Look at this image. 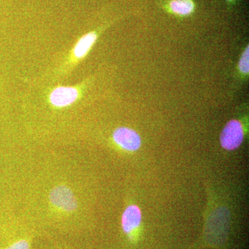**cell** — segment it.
<instances>
[{
    "mask_svg": "<svg viewBox=\"0 0 249 249\" xmlns=\"http://www.w3.org/2000/svg\"><path fill=\"white\" fill-rule=\"evenodd\" d=\"M245 139V129L240 121H229L220 134V145L224 150L233 151L240 147Z\"/></svg>",
    "mask_w": 249,
    "mask_h": 249,
    "instance_id": "1",
    "label": "cell"
},
{
    "mask_svg": "<svg viewBox=\"0 0 249 249\" xmlns=\"http://www.w3.org/2000/svg\"><path fill=\"white\" fill-rule=\"evenodd\" d=\"M49 200L54 207L64 212H73L78 208V201L73 192L63 185L53 188L49 194Z\"/></svg>",
    "mask_w": 249,
    "mask_h": 249,
    "instance_id": "2",
    "label": "cell"
},
{
    "mask_svg": "<svg viewBox=\"0 0 249 249\" xmlns=\"http://www.w3.org/2000/svg\"><path fill=\"white\" fill-rule=\"evenodd\" d=\"M142 220V211L137 205H129L124 210L121 217V227L129 240H136Z\"/></svg>",
    "mask_w": 249,
    "mask_h": 249,
    "instance_id": "3",
    "label": "cell"
},
{
    "mask_svg": "<svg viewBox=\"0 0 249 249\" xmlns=\"http://www.w3.org/2000/svg\"><path fill=\"white\" fill-rule=\"evenodd\" d=\"M112 138L116 145L124 151L137 152L142 147L140 135L137 131L129 127H118L113 132Z\"/></svg>",
    "mask_w": 249,
    "mask_h": 249,
    "instance_id": "4",
    "label": "cell"
},
{
    "mask_svg": "<svg viewBox=\"0 0 249 249\" xmlns=\"http://www.w3.org/2000/svg\"><path fill=\"white\" fill-rule=\"evenodd\" d=\"M78 96L79 91L73 87H58L51 92L49 101L54 107H65L76 102Z\"/></svg>",
    "mask_w": 249,
    "mask_h": 249,
    "instance_id": "5",
    "label": "cell"
},
{
    "mask_svg": "<svg viewBox=\"0 0 249 249\" xmlns=\"http://www.w3.org/2000/svg\"><path fill=\"white\" fill-rule=\"evenodd\" d=\"M97 36L94 32L88 33L78 41L73 48V55L76 58H84L96 42Z\"/></svg>",
    "mask_w": 249,
    "mask_h": 249,
    "instance_id": "6",
    "label": "cell"
},
{
    "mask_svg": "<svg viewBox=\"0 0 249 249\" xmlns=\"http://www.w3.org/2000/svg\"><path fill=\"white\" fill-rule=\"evenodd\" d=\"M170 9L175 14L187 16L194 10V3L192 0H173L170 3Z\"/></svg>",
    "mask_w": 249,
    "mask_h": 249,
    "instance_id": "7",
    "label": "cell"
},
{
    "mask_svg": "<svg viewBox=\"0 0 249 249\" xmlns=\"http://www.w3.org/2000/svg\"><path fill=\"white\" fill-rule=\"evenodd\" d=\"M239 69L242 73L247 74L249 71V46L246 48L245 52L241 56L239 62Z\"/></svg>",
    "mask_w": 249,
    "mask_h": 249,
    "instance_id": "8",
    "label": "cell"
},
{
    "mask_svg": "<svg viewBox=\"0 0 249 249\" xmlns=\"http://www.w3.org/2000/svg\"><path fill=\"white\" fill-rule=\"evenodd\" d=\"M6 249H30V245L27 240H20L14 242Z\"/></svg>",
    "mask_w": 249,
    "mask_h": 249,
    "instance_id": "9",
    "label": "cell"
}]
</instances>
